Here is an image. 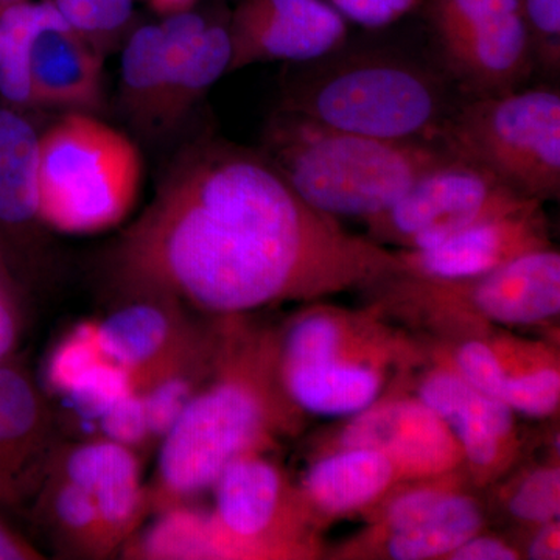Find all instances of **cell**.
I'll return each mask as SVG.
<instances>
[{"instance_id": "cell-36", "label": "cell", "mask_w": 560, "mask_h": 560, "mask_svg": "<svg viewBox=\"0 0 560 560\" xmlns=\"http://www.w3.org/2000/svg\"><path fill=\"white\" fill-rule=\"evenodd\" d=\"M511 511L515 517L529 522L548 523L559 517V470H540L530 475L511 500Z\"/></svg>"}, {"instance_id": "cell-46", "label": "cell", "mask_w": 560, "mask_h": 560, "mask_svg": "<svg viewBox=\"0 0 560 560\" xmlns=\"http://www.w3.org/2000/svg\"><path fill=\"white\" fill-rule=\"evenodd\" d=\"M20 2V0H0V13L7 9V7L13 5V3Z\"/></svg>"}, {"instance_id": "cell-18", "label": "cell", "mask_w": 560, "mask_h": 560, "mask_svg": "<svg viewBox=\"0 0 560 560\" xmlns=\"http://www.w3.org/2000/svg\"><path fill=\"white\" fill-rule=\"evenodd\" d=\"M39 132L20 109L0 106V237L27 243L39 215Z\"/></svg>"}, {"instance_id": "cell-35", "label": "cell", "mask_w": 560, "mask_h": 560, "mask_svg": "<svg viewBox=\"0 0 560 560\" xmlns=\"http://www.w3.org/2000/svg\"><path fill=\"white\" fill-rule=\"evenodd\" d=\"M522 14L533 40L536 66H560V0H522Z\"/></svg>"}, {"instance_id": "cell-13", "label": "cell", "mask_w": 560, "mask_h": 560, "mask_svg": "<svg viewBox=\"0 0 560 560\" xmlns=\"http://www.w3.org/2000/svg\"><path fill=\"white\" fill-rule=\"evenodd\" d=\"M32 108L98 114L105 106V57L58 18L33 39Z\"/></svg>"}, {"instance_id": "cell-41", "label": "cell", "mask_w": 560, "mask_h": 560, "mask_svg": "<svg viewBox=\"0 0 560 560\" xmlns=\"http://www.w3.org/2000/svg\"><path fill=\"white\" fill-rule=\"evenodd\" d=\"M22 323L20 300L0 257V363L13 357L20 342Z\"/></svg>"}, {"instance_id": "cell-24", "label": "cell", "mask_w": 560, "mask_h": 560, "mask_svg": "<svg viewBox=\"0 0 560 560\" xmlns=\"http://www.w3.org/2000/svg\"><path fill=\"white\" fill-rule=\"evenodd\" d=\"M35 500L68 550L91 558H105L116 551L94 501L72 481L47 471Z\"/></svg>"}, {"instance_id": "cell-43", "label": "cell", "mask_w": 560, "mask_h": 560, "mask_svg": "<svg viewBox=\"0 0 560 560\" xmlns=\"http://www.w3.org/2000/svg\"><path fill=\"white\" fill-rule=\"evenodd\" d=\"M43 555L0 517V560H35Z\"/></svg>"}, {"instance_id": "cell-40", "label": "cell", "mask_w": 560, "mask_h": 560, "mask_svg": "<svg viewBox=\"0 0 560 560\" xmlns=\"http://www.w3.org/2000/svg\"><path fill=\"white\" fill-rule=\"evenodd\" d=\"M447 493L434 492V490H419L407 493L394 501L389 510V523L396 530L416 528L445 506L448 500Z\"/></svg>"}, {"instance_id": "cell-31", "label": "cell", "mask_w": 560, "mask_h": 560, "mask_svg": "<svg viewBox=\"0 0 560 560\" xmlns=\"http://www.w3.org/2000/svg\"><path fill=\"white\" fill-rule=\"evenodd\" d=\"M522 10V0H430L427 16L438 43Z\"/></svg>"}, {"instance_id": "cell-12", "label": "cell", "mask_w": 560, "mask_h": 560, "mask_svg": "<svg viewBox=\"0 0 560 560\" xmlns=\"http://www.w3.org/2000/svg\"><path fill=\"white\" fill-rule=\"evenodd\" d=\"M440 47L442 70L467 97L518 91L536 66L522 10L478 25Z\"/></svg>"}, {"instance_id": "cell-14", "label": "cell", "mask_w": 560, "mask_h": 560, "mask_svg": "<svg viewBox=\"0 0 560 560\" xmlns=\"http://www.w3.org/2000/svg\"><path fill=\"white\" fill-rule=\"evenodd\" d=\"M127 302L95 323L106 359L130 372L142 390L165 372L186 363L178 305L156 296H127Z\"/></svg>"}, {"instance_id": "cell-27", "label": "cell", "mask_w": 560, "mask_h": 560, "mask_svg": "<svg viewBox=\"0 0 560 560\" xmlns=\"http://www.w3.org/2000/svg\"><path fill=\"white\" fill-rule=\"evenodd\" d=\"M161 518L138 541L132 555L143 559H197L215 555L212 526L178 506L161 511Z\"/></svg>"}, {"instance_id": "cell-6", "label": "cell", "mask_w": 560, "mask_h": 560, "mask_svg": "<svg viewBox=\"0 0 560 560\" xmlns=\"http://www.w3.org/2000/svg\"><path fill=\"white\" fill-rule=\"evenodd\" d=\"M264 427L259 397L241 382L195 394L162 438L149 508L165 511L215 485L230 464L248 455Z\"/></svg>"}, {"instance_id": "cell-15", "label": "cell", "mask_w": 560, "mask_h": 560, "mask_svg": "<svg viewBox=\"0 0 560 560\" xmlns=\"http://www.w3.org/2000/svg\"><path fill=\"white\" fill-rule=\"evenodd\" d=\"M537 201L477 221L429 249H416L411 261L431 279L478 278L515 257L544 249L534 245L533 215Z\"/></svg>"}, {"instance_id": "cell-37", "label": "cell", "mask_w": 560, "mask_h": 560, "mask_svg": "<svg viewBox=\"0 0 560 560\" xmlns=\"http://www.w3.org/2000/svg\"><path fill=\"white\" fill-rule=\"evenodd\" d=\"M98 438L119 442L121 445L138 451L142 445L153 441L147 420L145 407L138 390L125 396L97 423Z\"/></svg>"}, {"instance_id": "cell-16", "label": "cell", "mask_w": 560, "mask_h": 560, "mask_svg": "<svg viewBox=\"0 0 560 560\" xmlns=\"http://www.w3.org/2000/svg\"><path fill=\"white\" fill-rule=\"evenodd\" d=\"M475 279L471 300L500 323H536L560 311V256L556 250H530Z\"/></svg>"}, {"instance_id": "cell-9", "label": "cell", "mask_w": 560, "mask_h": 560, "mask_svg": "<svg viewBox=\"0 0 560 560\" xmlns=\"http://www.w3.org/2000/svg\"><path fill=\"white\" fill-rule=\"evenodd\" d=\"M54 453L49 405L11 357L0 363V511L22 510L35 500Z\"/></svg>"}, {"instance_id": "cell-44", "label": "cell", "mask_w": 560, "mask_h": 560, "mask_svg": "<svg viewBox=\"0 0 560 560\" xmlns=\"http://www.w3.org/2000/svg\"><path fill=\"white\" fill-rule=\"evenodd\" d=\"M529 558L536 560L559 559V526L548 525L529 547Z\"/></svg>"}, {"instance_id": "cell-34", "label": "cell", "mask_w": 560, "mask_h": 560, "mask_svg": "<svg viewBox=\"0 0 560 560\" xmlns=\"http://www.w3.org/2000/svg\"><path fill=\"white\" fill-rule=\"evenodd\" d=\"M559 399L560 377L552 370L506 378L500 396L508 407L533 418L550 415L558 407Z\"/></svg>"}, {"instance_id": "cell-26", "label": "cell", "mask_w": 560, "mask_h": 560, "mask_svg": "<svg viewBox=\"0 0 560 560\" xmlns=\"http://www.w3.org/2000/svg\"><path fill=\"white\" fill-rule=\"evenodd\" d=\"M480 525V511L474 501L466 497L451 495L445 506L430 521L416 528L396 530L389 541V552L394 559L399 560H422L448 555L475 537Z\"/></svg>"}, {"instance_id": "cell-28", "label": "cell", "mask_w": 560, "mask_h": 560, "mask_svg": "<svg viewBox=\"0 0 560 560\" xmlns=\"http://www.w3.org/2000/svg\"><path fill=\"white\" fill-rule=\"evenodd\" d=\"M136 389L130 372L106 357L83 372L60 397L77 419L101 422L125 396Z\"/></svg>"}, {"instance_id": "cell-20", "label": "cell", "mask_w": 560, "mask_h": 560, "mask_svg": "<svg viewBox=\"0 0 560 560\" xmlns=\"http://www.w3.org/2000/svg\"><path fill=\"white\" fill-rule=\"evenodd\" d=\"M217 523L238 539L270 528L280 499L278 470L265 460L242 456L215 481Z\"/></svg>"}, {"instance_id": "cell-17", "label": "cell", "mask_w": 560, "mask_h": 560, "mask_svg": "<svg viewBox=\"0 0 560 560\" xmlns=\"http://www.w3.org/2000/svg\"><path fill=\"white\" fill-rule=\"evenodd\" d=\"M349 448H371L416 470H438L451 459L441 419L425 405L399 404L368 412L345 434Z\"/></svg>"}, {"instance_id": "cell-5", "label": "cell", "mask_w": 560, "mask_h": 560, "mask_svg": "<svg viewBox=\"0 0 560 560\" xmlns=\"http://www.w3.org/2000/svg\"><path fill=\"white\" fill-rule=\"evenodd\" d=\"M438 142L490 173L526 200L560 190V94L552 88L518 90L456 103Z\"/></svg>"}, {"instance_id": "cell-21", "label": "cell", "mask_w": 560, "mask_h": 560, "mask_svg": "<svg viewBox=\"0 0 560 560\" xmlns=\"http://www.w3.org/2000/svg\"><path fill=\"white\" fill-rule=\"evenodd\" d=\"M165 92V57L160 24L143 25L125 40L119 103L139 131L156 135Z\"/></svg>"}, {"instance_id": "cell-30", "label": "cell", "mask_w": 560, "mask_h": 560, "mask_svg": "<svg viewBox=\"0 0 560 560\" xmlns=\"http://www.w3.org/2000/svg\"><path fill=\"white\" fill-rule=\"evenodd\" d=\"M105 353L95 331V323H83L68 331L49 357L43 368V385L46 393L61 397L84 371L102 360Z\"/></svg>"}, {"instance_id": "cell-39", "label": "cell", "mask_w": 560, "mask_h": 560, "mask_svg": "<svg viewBox=\"0 0 560 560\" xmlns=\"http://www.w3.org/2000/svg\"><path fill=\"white\" fill-rule=\"evenodd\" d=\"M346 21L364 28H383L400 21L419 0H326Z\"/></svg>"}, {"instance_id": "cell-23", "label": "cell", "mask_w": 560, "mask_h": 560, "mask_svg": "<svg viewBox=\"0 0 560 560\" xmlns=\"http://www.w3.org/2000/svg\"><path fill=\"white\" fill-rule=\"evenodd\" d=\"M287 385L301 407L323 416H348L366 410L381 388L374 372L335 360L287 370Z\"/></svg>"}, {"instance_id": "cell-4", "label": "cell", "mask_w": 560, "mask_h": 560, "mask_svg": "<svg viewBox=\"0 0 560 560\" xmlns=\"http://www.w3.org/2000/svg\"><path fill=\"white\" fill-rule=\"evenodd\" d=\"M142 154L98 114L65 113L39 132V215L69 235L113 230L138 205Z\"/></svg>"}, {"instance_id": "cell-1", "label": "cell", "mask_w": 560, "mask_h": 560, "mask_svg": "<svg viewBox=\"0 0 560 560\" xmlns=\"http://www.w3.org/2000/svg\"><path fill=\"white\" fill-rule=\"evenodd\" d=\"M259 149L201 138L176 154L149 208L124 232L109 270L125 296L253 311L315 272L361 270L342 241Z\"/></svg>"}, {"instance_id": "cell-3", "label": "cell", "mask_w": 560, "mask_h": 560, "mask_svg": "<svg viewBox=\"0 0 560 560\" xmlns=\"http://www.w3.org/2000/svg\"><path fill=\"white\" fill-rule=\"evenodd\" d=\"M259 150L312 209L370 220L453 158L438 140L371 138L279 108L265 124Z\"/></svg>"}, {"instance_id": "cell-8", "label": "cell", "mask_w": 560, "mask_h": 560, "mask_svg": "<svg viewBox=\"0 0 560 560\" xmlns=\"http://www.w3.org/2000/svg\"><path fill=\"white\" fill-rule=\"evenodd\" d=\"M228 31L230 73L259 62L318 60L345 46L349 33L326 0H245Z\"/></svg>"}, {"instance_id": "cell-38", "label": "cell", "mask_w": 560, "mask_h": 560, "mask_svg": "<svg viewBox=\"0 0 560 560\" xmlns=\"http://www.w3.org/2000/svg\"><path fill=\"white\" fill-rule=\"evenodd\" d=\"M458 363L464 374V381L486 396L499 399L506 374L497 360L495 353L482 342H467L458 353Z\"/></svg>"}, {"instance_id": "cell-11", "label": "cell", "mask_w": 560, "mask_h": 560, "mask_svg": "<svg viewBox=\"0 0 560 560\" xmlns=\"http://www.w3.org/2000/svg\"><path fill=\"white\" fill-rule=\"evenodd\" d=\"M49 471L83 489L94 501L116 547L127 544L149 508L136 451L119 442L92 438L54 453Z\"/></svg>"}, {"instance_id": "cell-32", "label": "cell", "mask_w": 560, "mask_h": 560, "mask_svg": "<svg viewBox=\"0 0 560 560\" xmlns=\"http://www.w3.org/2000/svg\"><path fill=\"white\" fill-rule=\"evenodd\" d=\"M145 407L147 420L153 441H160L186 410L191 397L197 394L194 377L187 372L186 363L165 372L156 381L139 390Z\"/></svg>"}, {"instance_id": "cell-45", "label": "cell", "mask_w": 560, "mask_h": 560, "mask_svg": "<svg viewBox=\"0 0 560 560\" xmlns=\"http://www.w3.org/2000/svg\"><path fill=\"white\" fill-rule=\"evenodd\" d=\"M158 9L164 11H172L173 13H179V11H186L194 0H151Z\"/></svg>"}, {"instance_id": "cell-19", "label": "cell", "mask_w": 560, "mask_h": 560, "mask_svg": "<svg viewBox=\"0 0 560 560\" xmlns=\"http://www.w3.org/2000/svg\"><path fill=\"white\" fill-rule=\"evenodd\" d=\"M423 405L455 429L467 456L478 466L495 458L499 440L512 425V412L504 401L486 396L464 378L434 375L420 389Z\"/></svg>"}, {"instance_id": "cell-25", "label": "cell", "mask_w": 560, "mask_h": 560, "mask_svg": "<svg viewBox=\"0 0 560 560\" xmlns=\"http://www.w3.org/2000/svg\"><path fill=\"white\" fill-rule=\"evenodd\" d=\"M61 18L51 2H20L0 13V98L14 109L32 108L28 60L40 28Z\"/></svg>"}, {"instance_id": "cell-2", "label": "cell", "mask_w": 560, "mask_h": 560, "mask_svg": "<svg viewBox=\"0 0 560 560\" xmlns=\"http://www.w3.org/2000/svg\"><path fill=\"white\" fill-rule=\"evenodd\" d=\"M444 70L389 50L345 46L294 65L278 108L327 127L390 140H436L456 102Z\"/></svg>"}, {"instance_id": "cell-22", "label": "cell", "mask_w": 560, "mask_h": 560, "mask_svg": "<svg viewBox=\"0 0 560 560\" xmlns=\"http://www.w3.org/2000/svg\"><path fill=\"white\" fill-rule=\"evenodd\" d=\"M393 477V463L371 448L349 452L320 460L308 471V493L327 511H349L375 499Z\"/></svg>"}, {"instance_id": "cell-42", "label": "cell", "mask_w": 560, "mask_h": 560, "mask_svg": "<svg viewBox=\"0 0 560 560\" xmlns=\"http://www.w3.org/2000/svg\"><path fill=\"white\" fill-rule=\"evenodd\" d=\"M515 558L517 556L506 545L488 537L482 539L471 537L466 544L460 545L458 550L453 551V559L456 560H514Z\"/></svg>"}, {"instance_id": "cell-10", "label": "cell", "mask_w": 560, "mask_h": 560, "mask_svg": "<svg viewBox=\"0 0 560 560\" xmlns=\"http://www.w3.org/2000/svg\"><path fill=\"white\" fill-rule=\"evenodd\" d=\"M165 57V92L156 135H167L190 116L210 88L230 73L228 25L191 11L168 14L160 22Z\"/></svg>"}, {"instance_id": "cell-33", "label": "cell", "mask_w": 560, "mask_h": 560, "mask_svg": "<svg viewBox=\"0 0 560 560\" xmlns=\"http://www.w3.org/2000/svg\"><path fill=\"white\" fill-rule=\"evenodd\" d=\"M338 346H340V331L330 319L324 316H312L301 320L287 338V370L335 360Z\"/></svg>"}, {"instance_id": "cell-29", "label": "cell", "mask_w": 560, "mask_h": 560, "mask_svg": "<svg viewBox=\"0 0 560 560\" xmlns=\"http://www.w3.org/2000/svg\"><path fill=\"white\" fill-rule=\"evenodd\" d=\"M70 28L103 57L114 51L132 14V0H54Z\"/></svg>"}, {"instance_id": "cell-7", "label": "cell", "mask_w": 560, "mask_h": 560, "mask_svg": "<svg viewBox=\"0 0 560 560\" xmlns=\"http://www.w3.org/2000/svg\"><path fill=\"white\" fill-rule=\"evenodd\" d=\"M530 201L481 167L453 156L420 176L399 200L371 221L397 241L429 249L477 221Z\"/></svg>"}]
</instances>
